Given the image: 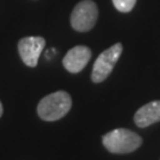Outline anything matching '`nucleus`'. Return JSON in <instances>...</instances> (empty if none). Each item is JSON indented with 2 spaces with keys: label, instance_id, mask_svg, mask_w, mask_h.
I'll list each match as a JSON object with an SVG mask.
<instances>
[{
  "label": "nucleus",
  "instance_id": "nucleus-8",
  "mask_svg": "<svg viewBox=\"0 0 160 160\" xmlns=\"http://www.w3.org/2000/svg\"><path fill=\"white\" fill-rule=\"evenodd\" d=\"M135 2H137V0H113L115 8L122 13L132 11L133 7L135 6Z\"/></svg>",
  "mask_w": 160,
  "mask_h": 160
},
{
  "label": "nucleus",
  "instance_id": "nucleus-1",
  "mask_svg": "<svg viewBox=\"0 0 160 160\" xmlns=\"http://www.w3.org/2000/svg\"><path fill=\"white\" fill-rule=\"evenodd\" d=\"M71 97L67 92H55L43 97L38 103L37 112L42 120L56 121L64 118L71 109Z\"/></svg>",
  "mask_w": 160,
  "mask_h": 160
},
{
  "label": "nucleus",
  "instance_id": "nucleus-2",
  "mask_svg": "<svg viewBox=\"0 0 160 160\" xmlns=\"http://www.w3.org/2000/svg\"><path fill=\"white\" fill-rule=\"evenodd\" d=\"M102 142L110 153L126 154L139 148L142 143V139L135 132L118 128L104 134L102 137Z\"/></svg>",
  "mask_w": 160,
  "mask_h": 160
},
{
  "label": "nucleus",
  "instance_id": "nucleus-9",
  "mask_svg": "<svg viewBox=\"0 0 160 160\" xmlns=\"http://www.w3.org/2000/svg\"><path fill=\"white\" fill-rule=\"evenodd\" d=\"M2 113H4V108H2V104H1V102H0V118H1Z\"/></svg>",
  "mask_w": 160,
  "mask_h": 160
},
{
  "label": "nucleus",
  "instance_id": "nucleus-6",
  "mask_svg": "<svg viewBox=\"0 0 160 160\" xmlns=\"http://www.w3.org/2000/svg\"><path fill=\"white\" fill-rule=\"evenodd\" d=\"M92 58V51L88 46L77 45L67 52L63 58L64 68L71 74H77L86 68Z\"/></svg>",
  "mask_w": 160,
  "mask_h": 160
},
{
  "label": "nucleus",
  "instance_id": "nucleus-7",
  "mask_svg": "<svg viewBox=\"0 0 160 160\" xmlns=\"http://www.w3.org/2000/svg\"><path fill=\"white\" fill-rule=\"evenodd\" d=\"M160 121V101H152L142 106L134 115V122L138 127L145 128Z\"/></svg>",
  "mask_w": 160,
  "mask_h": 160
},
{
  "label": "nucleus",
  "instance_id": "nucleus-5",
  "mask_svg": "<svg viewBox=\"0 0 160 160\" xmlns=\"http://www.w3.org/2000/svg\"><path fill=\"white\" fill-rule=\"evenodd\" d=\"M44 46L45 39L43 37H25L18 43L19 56L28 67L34 68L38 64Z\"/></svg>",
  "mask_w": 160,
  "mask_h": 160
},
{
  "label": "nucleus",
  "instance_id": "nucleus-3",
  "mask_svg": "<svg viewBox=\"0 0 160 160\" xmlns=\"http://www.w3.org/2000/svg\"><path fill=\"white\" fill-rule=\"evenodd\" d=\"M98 10L92 0H83L75 6L70 16V23L72 29L78 32H87L92 30L97 20Z\"/></svg>",
  "mask_w": 160,
  "mask_h": 160
},
{
  "label": "nucleus",
  "instance_id": "nucleus-4",
  "mask_svg": "<svg viewBox=\"0 0 160 160\" xmlns=\"http://www.w3.org/2000/svg\"><path fill=\"white\" fill-rule=\"evenodd\" d=\"M122 53V44L116 43L97 57L92 71V80L94 83L103 82L113 71L115 64Z\"/></svg>",
  "mask_w": 160,
  "mask_h": 160
}]
</instances>
